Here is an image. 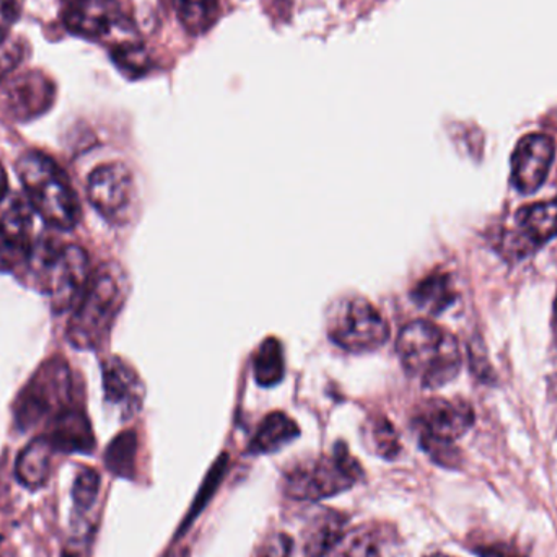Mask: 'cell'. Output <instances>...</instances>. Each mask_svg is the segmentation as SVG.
Masks as SVG:
<instances>
[{
  "label": "cell",
  "instance_id": "30bf717a",
  "mask_svg": "<svg viewBox=\"0 0 557 557\" xmlns=\"http://www.w3.org/2000/svg\"><path fill=\"white\" fill-rule=\"evenodd\" d=\"M32 206L18 195L0 202V271L25 267L32 253Z\"/></svg>",
  "mask_w": 557,
  "mask_h": 557
},
{
  "label": "cell",
  "instance_id": "7402d4cb",
  "mask_svg": "<svg viewBox=\"0 0 557 557\" xmlns=\"http://www.w3.org/2000/svg\"><path fill=\"white\" fill-rule=\"evenodd\" d=\"M176 15L191 35L208 32L219 15V0H173Z\"/></svg>",
  "mask_w": 557,
  "mask_h": 557
},
{
  "label": "cell",
  "instance_id": "f546056e",
  "mask_svg": "<svg viewBox=\"0 0 557 557\" xmlns=\"http://www.w3.org/2000/svg\"><path fill=\"white\" fill-rule=\"evenodd\" d=\"M18 15L15 0H0V38L9 36L10 25Z\"/></svg>",
  "mask_w": 557,
  "mask_h": 557
},
{
  "label": "cell",
  "instance_id": "cb8c5ba5",
  "mask_svg": "<svg viewBox=\"0 0 557 557\" xmlns=\"http://www.w3.org/2000/svg\"><path fill=\"white\" fill-rule=\"evenodd\" d=\"M136 451L137 437L133 431L117 435L104 455L108 470L113 471L117 476L129 478L136 463Z\"/></svg>",
  "mask_w": 557,
  "mask_h": 557
},
{
  "label": "cell",
  "instance_id": "5b68a950",
  "mask_svg": "<svg viewBox=\"0 0 557 557\" xmlns=\"http://www.w3.org/2000/svg\"><path fill=\"white\" fill-rule=\"evenodd\" d=\"M362 478L359 461L346 445L337 444L333 454L305 461L288 471L285 493L297 500H321L349 491Z\"/></svg>",
  "mask_w": 557,
  "mask_h": 557
},
{
  "label": "cell",
  "instance_id": "9a60e30c",
  "mask_svg": "<svg viewBox=\"0 0 557 557\" xmlns=\"http://www.w3.org/2000/svg\"><path fill=\"white\" fill-rule=\"evenodd\" d=\"M54 94V84L48 75L29 71L9 82L5 91L7 104L13 116L32 120L51 108Z\"/></svg>",
  "mask_w": 557,
  "mask_h": 557
},
{
  "label": "cell",
  "instance_id": "52a82bcc",
  "mask_svg": "<svg viewBox=\"0 0 557 557\" xmlns=\"http://www.w3.org/2000/svg\"><path fill=\"white\" fill-rule=\"evenodd\" d=\"M71 369L65 360L54 357L46 360L32 376L15 403L16 424L29 429L48 418L71 408Z\"/></svg>",
  "mask_w": 557,
  "mask_h": 557
},
{
  "label": "cell",
  "instance_id": "f1b7e54d",
  "mask_svg": "<svg viewBox=\"0 0 557 557\" xmlns=\"http://www.w3.org/2000/svg\"><path fill=\"white\" fill-rule=\"evenodd\" d=\"M292 540L285 533H274L268 536L253 557H290Z\"/></svg>",
  "mask_w": 557,
  "mask_h": 557
},
{
  "label": "cell",
  "instance_id": "d6986e66",
  "mask_svg": "<svg viewBox=\"0 0 557 557\" xmlns=\"http://www.w3.org/2000/svg\"><path fill=\"white\" fill-rule=\"evenodd\" d=\"M298 434L300 429L295 424L294 419L288 418L284 412H271L258 428L250 444V451L255 455L274 454L295 441Z\"/></svg>",
  "mask_w": 557,
  "mask_h": 557
},
{
  "label": "cell",
  "instance_id": "d4e9b609",
  "mask_svg": "<svg viewBox=\"0 0 557 557\" xmlns=\"http://www.w3.org/2000/svg\"><path fill=\"white\" fill-rule=\"evenodd\" d=\"M114 64L129 77H140L149 71L150 59L146 49L137 42H123L111 51Z\"/></svg>",
  "mask_w": 557,
  "mask_h": 557
},
{
  "label": "cell",
  "instance_id": "8fae6325",
  "mask_svg": "<svg viewBox=\"0 0 557 557\" xmlns=\"http://www.w3.org/2000/svg\"><path fill=\"white\" fill-rule=\"evenodd\" d=\"M555 140L546 134H529L512 153V185L522 195H532L548 178L555 160Z\"/></svg>",
  "mask_w": 557,
  "mask_h": 557
},
{
  "label": "cell",
  "instance_id": "4316f807",
  "mask_svg": "<svg viewBox=\"0 0 557 557\" xmlns=\"http://www.w3.org/2000/svg\"><path fill=\"white\" fill-rule=\"evenodd\" d=\"M370 441H372L373 448L380 457L393 458L398 455V434L386 419L372 422V425H370Z\"/></svg>",
  "mask_w": 557,
  "mask_h": 557
},
{
  "label": "cell",
  "instance_id": "ba28073f",
  "mask_svg": "<svg viewBox=\"0 0 557 557\" xmlns=\"http://www.w3.org/2000/svg\"><path fill=\"white\" fill-rule=\"evenodd\" d=\"M473 422V409L461 399H429L416 416L422 447L444 465L455 460V441L463 437Z\"/></svg>",
  "mask_w": 557,
  "mask_h": 557
},
{
  "label": "cell",
  "instance_id": "6da1fadb",
  "mask_svg": "<svg viewBox=\"0 0 557 557\" xmlns=\"http://www.w3.org/2000/svg\"><path fill=\"white\" fill-rule=\"evenodd\" d=\"M396 352L406 372L418 379L424 388H441L460 373L458 341L431 321L406 324L399 333Z\"/></svg>",
  "mask_w": 557,
  "mask_h": 557
},
{
  "label": "cell",
  "instance_id": "ac0fdd59",
  "mask_svg": "<svg viewBox=\"0 0 557 557\" xmlns=\"http://www.w3.org/2000/svg\"><path fill=\"white\" fill-rule=\"evenodd\" d=\"M54 447L48 435L35 438L26 445L25 450L16 458L15 474L23 486L38 490L48 481L51 473V457Z\"/></svg>",
  "mask_w": 557,
  "mask_h": 557
},
{
  "label": "cell",
  "instance_id": "8992f818",
  "mask_svg": "<svg viewBox=\"0 0 557 557\" xmlns=\"http://www.w3.org/2000/svg\"><path fill=\"white\" fill-rule=\"evenodd\" d=\"M327 334L346 352L367 354L385 346L389 326L372 301L363 297H346L331 308Z\"/></svg>",
  "mask_w": 557,
  "mask_h": 557
},
{
  "label": "cell",
  "instance_id": "ffe728a7",
  "mask_svg": "<svg viewBox=\"0 0 557 557\" xmlns=\"http://www.w3.org/2000/svg\"><path fill=\"white\" fill-rule=\"evenodd\" d=\"M455 298H457V292L447 274H432L419 282L418 287L412 290V300L416 305L432 314L447 310Z\"/></svg>",
  "mask_w": 557,
  "mask_h": 557
},
{
  "label": "cell",
  "instance_id": "4fadbf2b",
  "mask_svg": "<svg viewBox=\"0 0 557 557\" xmlns=\"http://www.w3.org/2000/svg\"><path fill=\"white\" fill-rule=\"evenodd\" d=\"M62 22L72 35L98 39L117 28L124 16L117 0H72L62 13Z\"/></svg>",
  "mask_w": 557,
  "mask_h": 557
},
{
  "label": "cell",
  "instance_id": "44dd1931",
  "mask_svg": "<svg viewBox=\"0 0 557 557\" xmlns=\"http://www.w3.org/2000/svg\"><path fill=\"white\" fill-rule=\"evenodd\" d=\"M331 557H383V533L372 527H362L346 533L330 553Z\"/></svg>",
  "mask_w": 557,
  "mask_h": 557
},
{
  "label": "cell",
  "instance_id": "3957f363",
  "mask_svg": "<svg viewBox=\"0 0 557 557\" xmlns=\"http://www.w3.org/2000/svg\"><path fill=\"white\" fill-rule=\"evenodd\" d=\"M127 297V281L116 264H104L90 278L69 321L67 339L78 349H97L107 339Z\"/></svg>",
  "mask_w": 557,
  "mask_h": 557
},
{
  "label": "cell",
  "instance_id": "1f68e13d",
  "mask_svg": "<svg viewBox=\"0 0 557 557\" xmlns=\"http://www.w3.org/2000/svg\"><path fill=\"white\" fill-rule=\"evenodd\" d=\"M428 557H451V556L442 555V553H437V555H431V556H428Z\"/></svg>",
  "mask_w": 557,
  "mask_h": 557
},
{
  "label": "cell",
  "instance_id": "4dcf8cb0",
  "mask_svg": "<svg viewBox=\"0 0 557 557\" xmlns=\"http://www.w3.org/2000/svg\"><path fill=\"white\" fill-rule=\"evenodd\" d=\"M9 195V182H7V173L3 166L0 165V202Z\"/></svg>",
  "mask_w": 557,
  "mask_h": 557
},
{
  "label": "cell",
  "instance_id": "277c9868",
  "mask_svg": "<svg viewBox=\"0 0 557 557\" xmlns=\"http://www.w3.org/2000/svg\"><path fill=\"white\" fill-rule=\"evenodd\" d=\"M16 175L25 188L29 206L42 221L71 231L81 221L78 198L58 163L41 152H28L16 162Z\"/></svg>",
  "mask_w": 557,
  "mask_h": 557
},
{
  "label": "cell",
  "instance_id": "83f0119b",
  "mask_svg": "<svg viewBox=\"0 0 557 557\" xmlns=\"http://www.w3.org/2000/svg\"><path fill=\"white\" fill-rule=\"evenodd\" d=\"M22 58L23 46L18 39L12 38V36L0 38V81L20 64Z\"/></svg>",
  "mask_w": 557,
  "mask_h": 557
},
{
  "label": "cell",
  "instance_id": "603a6c76",
  "mask_svg": "<svg viewBox=\"0 0 557 557\" xmlns=\"http://www.w3.org/2000/svg\"><path fill=\"white\" fill-rule=\"evenodd\" d=\"M285 360L282 344L274 337L264 341L255 356V379L261 386H274L284 379Z\"/></svg>",
  "mask_w": 557,
  "mask_h": 557
},
{
  "label": "cell",
  "instance_id": "e0dca14e",
  "mask_svg": "<svg viewBox=\"0 0 557 557\" xmlns=\"http://www.w3.org/2000/svg\"><path fill=\"white\" fill-rule=\"evenodd\" d=\"M346 516L336 510H323L311 519L304 533V555L326 557L346 535Z\"/></svg>",
  "mask_w": 557,
  "mask_h": 557
},
{
  "label": "cell",
  "instance_id": "5bb4252c",
  "mask_svg": "<svg viewBox=\"0 0 557 557\" xmlns=\"http://www.w3.org/2000/svg\"><path fill=\"white\" fill-rule=\"evenodd\" d=\"M104 398L120 411L121 418H133L143 406L146 386L139 373L121 357H110L103 363Z\"/></svg>",
  "mask_w": 557,
  "mask_h": 557
},
{
  "label": "cell",
  "instance_id": "7c38bea8",
  "mask_svg": "<svg viewBox=\"0 0 557 557\" xmlns=\"http://www.w3.org/2000/svg\"><path fill=\"white\" fill-rule=\"evenodd\" d=\"M557 235V196L519 209L513 231L507 234V248L517 257L532 253Z\"/></svg>",
  "mask_w": 557,
  "mask_h": 557
},
{
  "label": "cell",
  "instance_id": "7a4b0ae2",
  "mask_svg": "<svg viewBox=\"0 0 557 557\" xmlns=\"http://www.w3.org/2000/svg\"><path fill=\"white\" fill-rule=\"evenodd\" d=\"M38 288L51 298L55 311L77 307L90 284V260L84 248L39 240L25 264Z\"/></svg>",
  "mask_w": 557,
  "mask_h": 557
},
{
  "label": "cell",
  "instance_id": "484cf974",
  "mask_svg": "<svg viewBox=\"0 0 557 557\" xmlns=\"http://www.w3.org/2000/svg\"><path fill=\"white\" fill-rule=\"evenodd\" d=\"M98 491H100V476L97 471L91 468H82L72 486L75 510L78 513L88 512L97 500Z\"/></svg>",
  "mask_w": 557,
  "mask_h": 557
},
{
  "label": "cell",
  "instance_id": "9c48e42d",
  "mask_svg": "<svg viewBox=\"0 0 557 557\" xmlns=\"http://www.w3.org/2000/svg\"><path fill=\"white\" fill-rule=\"evenodd\" d=\"M87 193L91 206L111 224H127L136 211V182L123 163L97 166L88 178Z\"/></svg>",
  "mask_w": 557,
  "mask_h": 557
},
{
  "label": "cell",
  "instance_id": "2e32d148",
  "mask_svg": "<svg viewBox=\"0 0 557 557\" xmlns=\"http://www.w3.org/2000/svg\"><path fill=\"white\" fill-rule=\"evenodd\" d=\"M54 450L65 454H88L94 450L95 437L90 421L78 409L67 408L52 418L48 435Z\"/></svg>",
  "mask_w": 557,
  "mask_h": 557
}]
</instances>
